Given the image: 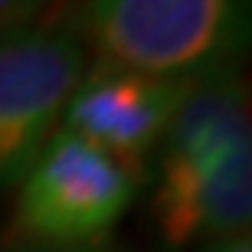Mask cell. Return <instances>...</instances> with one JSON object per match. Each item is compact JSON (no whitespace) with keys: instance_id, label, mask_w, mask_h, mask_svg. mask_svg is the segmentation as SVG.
Wrapping results in <instances>:
<instances>
[{"instance_id":"1","label":"cell","mask_w":252,"mask_h":252,"mask_svg":"<svg viewBox=\"0 0 252 252\" xmlns=\"http://www.w3.org/2000/svg\"><path fill=\"white\" fill-rule=\"evenodd\" d=\"M82 23L98 63L196 82L246 56L252 0H85Z\"/></svg>"},{"instance_id":"2","label":"cell","mask_w":252,"mask_h":252,"mask_svg":"<svg viewBox=\"0 0 252 252\" xmlns=\"http://www.w3.org/2000/svg\"><path fill=\"white\" fill-rule=\"evenodd\" d=\"M138 180L108 154L59 128L20 180L13 229L23 246H92L115 229Z\"/></svg>"},{"instance_id":"3","label":"cell","mask_w":252,"mask_h":252,"mask_svg":"<svg viewBox=\"0 0 252 252\" xmlns=\"http://www.w3.org/2000/svg\"><path fill=\"white\" fill-rule=\"evenodd\" d=\"M85 46L63 27L0 30V190L20 187L82 82Z\"/></svg>"},{"instance_id":"4","label":"cell","mask_w":252,"mask_h":252,"mask_svg":"<svg viewBox=\"0 0 252 252\" xmlns=\"http://www.w3.org/2000/svg\"><path fill=\"white\" fill-rule=\"evenodd\" d=\"M154 223L174 249L196 239L249 233L252 220V134L160 148Z\"/></svg>"},{"instance_id":"5","label":"cell","mask_w":252,"mask_h":252,"mask_svg":"<svg viewBox=\"0 0 252 252\" xmlns=\"http://www.w3.org/2000/svg\"><path fill=\"white\" fill-rule=\"evenodd\" d=\"M187 85L190 82L95 63L82 72V82L65 105L63 131L89 141L141 184L184 102Z\"/></svg>"},{"instance_id":"6","label":"cell","mask_w":252,"mask_h":252,"mask_svg":"<svg viewBox=\"0 0 252 252\" xmlns=\"http://www.w3.org/2000/svg\"><path fill=\"white\" fill-rule=\"evenodd\" d=\"M46 3H49V0H0V30L30 23L39 10L46 7Z\"/></svg>"},{"instance_id":"7","label":"cell","mask_w":252,"mask_h":252,"mask_svg":"<svg viewBox=\"0 0 252 252\" xmlns=\"http://www.w3.org/2000/svg\"><path fill=\"white\" fill-rule=\"evenodd\" d=\"M203 252H252V236L236 233V236H226V239H213Z\"/></svg>"},{"instance_id":"8","label":"cell","mask_w":252,"mask_h":252,"mask_svg":"<svg viewBox=\"0 0 252 252\" xmlns=\"http://www.w3.org/2000/svg\"><path fill=\"white\" fill-rule=\"evenodd\" d=\"M13 252H125V249L92 243V246H20V249H13Z\"/></svg>"}]
</instances>
